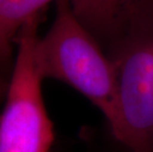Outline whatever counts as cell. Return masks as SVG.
Wrapping results in <instances>:
<instances>
[{"label":"cell","instance_id":"obj_1","mask_svg":"<svg viewBox=\"0 0 153 152\" xmlns=\"http://www.w3.org/2000/svg\"><path fill=\"white\" fill-rule=\"evenodd\" d=\"M36 61L44 79L72 87L100 110L109 127L117 110V78L112 60L78 20L68 0H56L51 29L36 44Z\"/></svg>","mask_w":153,"mask_h":152},{"label":"cell","instance_id":"obj_2","mask_svg":"<svg viewBox=\"0 0 153 152\" xmlns=\"http://www.w3.org/2000/svg\"><path fill=\"white\" fill-rule=\"evenodd\" d=\"M117 78L110 128L129 152H153V12L107 48Z\"/></svg>","mask_w":153,"mask_h":152},{"label":"cell","instance_id":"obj_3","mask_svg":"<svg viewBox=\"0 0 153 152\" xmlns=\"http://www.w3.org/2000/svg\"><path fill=\"white\" fill-rule=\"evenodd\" d=\"M43 13L29 19L16 37L5 105L0 116V152H51L53 125L45 109L36 61L38 28Z\"/></svg>","mask_w":153,"mask_h":152},{"label":"cell","instance_id":"obj_4","mask_svg":"<svg viewBox=\"0 0 153 152\" xmlns=\"http://www.w3.org/2000/svg\"><path fill=\"white\" fill-rule=\"evenodd\" d=\"M74 15L108 48L153 12V0H68Z\"/></svg>","mask_w":153,"mask_h":152},{"label":"cell","instance_id":"obj_5","mask_svg":"<svg viewBox=\"0 0 153 152\" xmlns=\"http://www.w3.org/2000/svg\"><path fill=\"white\" fill-rule=\"evenodd\" d=\"M53 0H0V68L11 63L13 44L29 19L43 13Z\"/></svg>","mask_w":153,"mask_h":152},{"label":"cell","instance_id":"obj_6","mask_svg":"<svg viewBox=\"0 0 153 152\" xmlns=\"http://www.w3.org/2000/svg\"><path fill=\"white\" fill-rule=\"evenodd\" d=\"M8 83L9 82L5 81L4 78L0 77V102H1L3 97L6 96V93H7L8 90Z\"/></svg>","mask_w":153,"mask_h":152}]
</instances>
